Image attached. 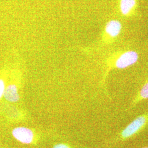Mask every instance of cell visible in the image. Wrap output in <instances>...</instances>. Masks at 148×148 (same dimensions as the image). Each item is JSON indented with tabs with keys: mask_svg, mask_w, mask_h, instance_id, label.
Instances as JSON below:
<instances>
[{
	"mask_svg": "<svg viewBox=\"0 0 148 148\" xmlns=\"http://www.w3.org/2000/svg\"><path fill=\"white\" fill-rule=\"evenodd\" d=\"M148 148V147H143V148Z\"/></svg>",
	"mask_w": 148,
	"mask_h": 148,
	"instance_id": "cell-10",
	"label": "cell"
},
{
	"mask_svg": "<svg viewBox=\"0 0 148 148\" xmlns=\"http://www.w3.org/2000/svg\"><path fill=\"white\" fill-rule=\"evenodd\" d=\"M121 28V24L120 21L112 20L109 21L106 25V32L111 37H116L120 33Z\"/></svg>",
	"mask_w": 148,
	"mask_h": 148,
	"instance_id": "cell-5",
	"label": "cell"
},
{
	"mask_svg": "<svg viewBox=\"0 0 148 148\" xmlns=\"http://www.w3.org/2000/svg\"><path fill=\"white\" fill-rule=\"evenodd\" d=\"M138 53L133 51H127L121 54L116 62V66L119 69H125L132 65L137 62Z\"/></svg>",
	"mask_w": 148,
	"mask_h": 148,
	"instance_id": "cell-3",
	"label": "cell"
},
{
	"mask_svg": "<svg viewBox=\"0 0 148 148\" xmlns=\"http://www.w3.org/2000/svg\"><path fill=\"white\" fill-rule=\"evenodd\" d=\"M12 134L16 140L25 144L32 143L34 139L32 131L27 127H16L12 130Z\"/></svg>",
	"mask_w": 148,
	"mask_h": 148,
	"instance_id": "cell-2",
	"label": "cell"
},
{
	"mask_svg": "<svg viewBox=\"0 0 148 148\" xmlns=\"http://www.w3.org/2000/svg\"><path fill=\"white\" fill-rule=\"evenodd\" d=\"M148 99V82L144 85L142 89L140 90L137 99L134 101L133 105L136 104L137 102L142 99Z\"/></svg>",
	"mask_w": 148,
	"mask_h": 148,
	"instance_id": "cell-7",
	"label": "cell"
},
{
	"mask_svg": "<svg viewBox=\"0 0 148 148\" xmlns=\"http://www.w3.org/2000/svg\"><path fill=\"white\" fill-rule=\"evenodd\" d=\"M3 97L6 101L10 102H17L20 98L17 87L15 85H8L5 88Z\"/></svg>",
	"mask_w": 148,
	"mask_h": 148,
	"instance_id": "cell-4",
	"label": "cell"
},
{
	"mask_svg": "<svg viewBox=\"0 0 148 148\" xmlns=\"http://www.w3.org/2000/svg\"><path fill=\"white\" fill-rule=\"evenodd\" d=\"M148 125V112L136 117L128 124L116 137V141H123L132 137Z\"/></svg>",
	"mask_w": 148,
	"mask_h": 148,
	"instance_id": "cell-1",
	"label": "cell"
},
{
	"mask_svg": "<svg viewBox=\"0 0 148 148\" xmlns=\"http://www.w3.org/2000/svg\"><path fill=\"white\" fill-rule=\"evenodd\" d=\"M136 0H121L120 10L123 15H127L136 5Z\"/></svg>",
	"mask_w": 148,
	"mask_h": 148,
	"instance_id": "cell-6",
	"label": "cell"
},
{
	"mask_svg": "<svg viewBox=\"0 0 148 148\" xmlns=\"http://www.w3.org/2000/svg\"><path fill=\"white\" fill-rule=\"evenodd\" d=\"M53 148H69V147L64 144H58L55 145Z\"/></svg>",
	"mask_w": 148,
	"mask_h": 148,
	"instance_id": "cell-9",
	"label": "cell"
},
{
	"mask_svg": "<svg viewBox=\"0 0 148 148\" xmlns=\"http://www.w3.org/2000/svg\"><path fill=\"white\" fill-rule=\"evenodd\" d=\"M5 88V84L3 79H0V99L3 96Z\"/></svg>",
	"mask_w": 148,
	"mask_h": 148,
	"instance_id": "cell-8",
	"label": "cell"
}]
</instances>
